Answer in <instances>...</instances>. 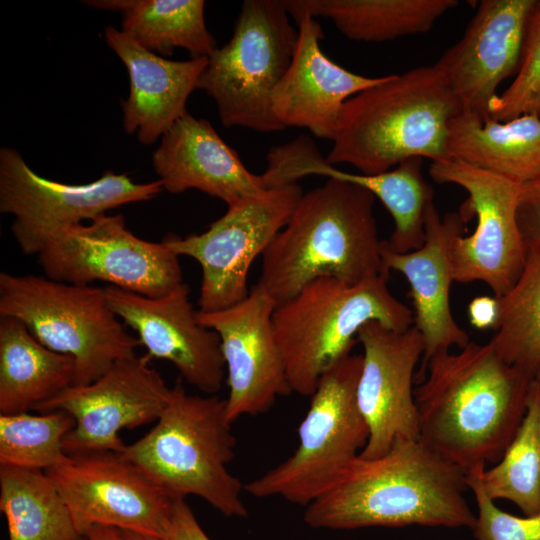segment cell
<instances>
[{
	"instance_id": "obj_2",
	"label": "cell",
	"mask_w": 540,
	"mask_h": 540,
	"mask_svg": "<svg viewBox=\"0 0 540 540\" xmlns=\"http://www.w3.org/2000/svg\"><path fill=\"white\" fill-rule=\"evenodd\" d=\"M466 472L420 439H398L376 458L360 454L306 506L312 528L352 530L411 525L473 529Z\"/></svg>"
},
{
	"instance_id": "obj_8",
	"label": "cell",
	"mask_w": 540,
	"mask_h": 540,
	"mask_svg": "<svg viewBox=\"0 0 540 540\" xmlns=\"http://www.w3.org/2000/svg\"><path fill=\"white\" fill-rule=\"evenodd\" d=\"M362 362V355L350 354L321 377L298 427L293 454L247 482L244 491L306 507L337 482L369 439L356 401Z\"/></svg>"
},
{
	"instance_id": "obj_38",
	"label": "cell",
	"mask_w": 540,
	"mask_h": 540,
	"mask_svg": "<svg viewBox=\"0 0 540 540\" xmlns=\"http://www.w3.org/2000/svg\"><path fill=\"white\" fill-rule=\"evenodd\" d=\"M87 540H124L120 529L109 526H93L84 535Z\"/></svg>"
},
{
	"instance_id": "obj_6",
	"label": "cell",
	"mask_w": 540,
	"mask_h": 540,
	"mask_svg": "<svg viewBox=\"0 0 540 540\" xmlns=\"http://www.w3.org/2000/svg\"><path fill=\"white\" fill-rule=\"evenodd\" d=\"M387 278L348 284L322 277L276 305L273 327L292 392L311 396L321 377L351 354L366 323L398 332L413 326V310L390 292Z\"/></svg>"
},
{
	"instance_id": "obj_36",
	"label": "cell",
	"mask_w": 540,
	"mask_h": 540,
	"mask_svg": "<svg viewBox=\"0 0 540 540\" xmlns=\"http://www.w3.org/2000/svg\"><path fill=\"white\" fill-rule=\"evenodd\" d=\"M163 540H211L203 531L185 498L173 501Z\"/></svg>"
},
{
	"instance_id": "obj_10",
	"label": "cell",
	"mask_w": 540,
	"mask_h": 540,
	"mask_svg": "<svg viewBox=\"0 0 540 540\" xmlns=\"http://www.w3.org/2000/svg\"><path fill=\"white\" fill-rule=\"evenodd\" d=\"M38 262L46 277L76 284L108 283L147 297L164 296L183 283L179 256L162 241L133 234L122 215H101L53 235Z\"/></svg>"
},
{
	"instance_id": "obj_19",
	"label": "cell",
	"mask_w": 540,
	"mask_h": 540,
	"mask_svg": "<svg viewBox=\"0 0 540 540\" xmlns=\"http://www.w3.org/2000/svg\"><path fill=\"white\" fill-rule=\"evenodd\" d=\"M538 0H482L462 38L435 65L444 73L462 111L483 122L497 88L516 75L530 16Z\"/></svg>"
},
{
	"instance_id": "obj_15",
	"label": "cell",
	"mask_w": 540,
	"mask_h": 540,
	"mask_svg": "<svg viewBox=\"0 0 540 540\" xmlns=\"http://www.w3.org/2000/svg\"><path fill=\"white\" fill-rule=\"evenodd\" d=\"M45 472L83 537L102 525L162 538L176 498L120 453L67 455Z\"/></svg>"
},
{
	"instance_id": "obj_26",
	"label": "cell",
	"mask_w": 540,
	"mask_h": 540,
	"mask_svg": "<svg viewBox=\"0 0 540 540\" xmlns=\"http://www.w3.org/2000/svg\"><path fill=\"white\" fill-rule=\"evenodd\" d=\"M74 381L72 357L44 346L16 318L0 316V415L34 410Z\"/></svg>"
},
{
	"instance_id": "obj_31",
	"label": "cell",
	"mask_w": 540,
	"mask_h": 540,
	"mask_svg": "<svg viewBox=\"0 0 540 540\" xmlns=\"http://www.w3.org/2000/svg\"><path fill=\"white\" fill-rule=\"evenodd\" d=\"M494 501L514 503L526 516L540 511V389L533 383L524 418L500 460L482 472Z\"/></svg>"
},
{
	"instance_id": "obj_18",
	"label": "cell",
	"mask_w": 540,
	"mask_h": 540,
	"mask_svg": "<svg viewBox=\"0 0 540 540\" xmlns=\"http://www.w3.org/2000/svg\"><path fill=\"white\" fill-rule=\"evenodd\" d=\"M116 316L137 334L150 359L171 362L182 379L205 395L222 388L225 362L217 333L203 326L182 283L161 297H147L113 286L104 287Z\"/></svg>"
},
{
	"instance_id": "obj_24",
	"label": "cell",
	"mask_w": 540,
	"mask_h": 540,
	"mask_svg": "<svg viewBox=\"0 0 540 540\" xmlns=\"http://www.w3.org/2000/svg\"><path fill=\"white\" fill-rule=\"evenodd\" d=\"M107 45L126 66L130 81L128 98L122 102L123 127L152 144L186 112V102L197 89L208 57L169 60L142 47L122 30L107 26Z\"/></svg>"
},
{
	"instance_id": "obj_23",
	"label": "cell",
	"mask_w": 540,
	"mask_h": 540,
	"mask_svg": "<svg viewBox=\"0 0 540 540\" xmlns=\"http://www.w3.org/2000/svg\"><path fill=\"white\" fill-rule=\"evenodd\" d=\"M160 139L152 165L170 193L197 189L231 206L269 189L205 119L186 112Z\"/></svg>"
},
{
	"instance_id": "obj_39",
	"label": "cell",
	"mask_w": 540,
	"mask_h": 540,
	"mask_svg": "<svg viewBox=\"0 0 540 540\" xmlns=\"http://www.w3.org/2000/svg\"><path fill=\"white\" fill-rule=\"evenodd\" d=\"M124 540H163L160 537L121 530Z\"/></svg>"
},
{
	"instance_id": "obj_13",
	"label": "cell",
	"mask_w": 540,
	"mask_h": 540,
	"mask_svg": "<svg viewBox=\"0 0 540 540\" xmlns=\"http://www.w3.org/2000/svg\"><path fill=\"white\" fill-rule=\"evenodd\" d=\"M429 175L436 183L463 188L468 199L459 212L477 216L474 232L453 242L454 280L481 281L495 297H502L518 280L527 259L517 223L521 185L456 159L431 162Z\"/></svg>"
},
{
	"instance_id": "obj_41",
	"label": "cell",
	"mask_w": 540,
	"mask_h": 540,
	"mask_svg": "<svg viewBox=\"0 0 540 540\" xmlns=\"http://www.w3.org/2000/svg\"><path fill=\"white\" fill-rule=\"evenodd\" d=\"M81 540H87L85 537H83Z\"/></svg>"
},
{
	"instance_id": "obj_33",
	"label": "cell",
	"mask_w": 540,
	"mask_h": 540,
	"mask_svg": "<svg viewBox=\"0 0 540 540\" xmlns=\"http://www.w3.org/2000/svg\"><path fill=\"white\" fill-rule=\"evenodd\" d=\"M522 115L540 117V1L527 25L519 70L489 106V118L496 121L507 122Z\"/></svg>"
},
{
	"instance_id": "obj_30",
	"label": "cell",
	"mask_w": 540,
	"mask_h": 540,
	"mask_svg": "<svg viewBox=\"0 0 540 540\" xmlns=\"http://www.w3.org/2000/svg\"><path fill=\"white\" fill-rule=\"evenodd\" d=\"M498 301L490 342L507 363L534 378L540 368V251L528 252L518 280Z\"/></svg>"
},
{
	"instance_id": "obj_3",
	"label": "cell",
	"mask_w": 540,
	"mask_h": 540,
	"mask_svg": "<svg viewBox=\"0 0 540 540\" xmlns=\"http://www.w3.org/2000/svg\"><path fill=\"white\" fill-rule=\"evenodd\" d=\"M374 202L366 188L335 178L303 193L263 253L256 286L277 305L318 278L356 284L388 275Z\"/></svg>"
},
{
	"instance_id": "obj_21",
	"label": "cell",
	"mask_w": 540,
	"mask_h": 540,
	"mask_svg": "<svg viewBox=\"0 0 540 540\" xmlns=\"http://www.w3.org/2000/svg\"><path fill=\"white\" fill-rule=\"evenodd\" d=\"M264 175L273 186L297 183L309 175L325 176L360 185L378 198L391 214L395 228L384 245L396 253H408L425 242V213L433 202V189L423 178L422 159L410 158L394 169L366 175L339 170L323 158L306 136L268 152Z\"/></svg>"
},
{
	"instance_id": "obj_32",
	"label": "cell",
	"mask_w": 540,
	"mask_h": 540,
	"mask_svg": "<svg viewBox=\"0 0 540 540\" xmlns=\"http://www.w3.org/2000/svg\"><path fill=\"white\" fill-rule=\"evenodd\" d=\"M74 425L62 410L0 415V466L47 471L67 456L63 440Z\"/></svg>"
},
{
	"instance_id": "obj_25",
	"label": "cell",
	"mask_w": 540,
	"mask_h": 540,
	"mask_svg": "<svg viewBox=\"0 0 540 540\" xmlns=\"http://www.w3.org/2000/svg\"><path fill=\"white\" fill-rule=\"evenodd\" d=\"M450 159L498 174L520 185L540 177V117L507 122L461 111L448 128Z\"/></svg>"
},
{
	"instance_id": "obj_9",
	"label": "cell",
	"mask_w": 540,
	"mask_h": 540,
	"mask_svg": "<svg viewBox=\"0 0 540 540\" xmlns=\"http://www.w3.org/2000/svg\"><path fill=\"white\" fill-rule=\"evenodd\" d=\"M282 0H245L232 38L209 57L197 89L216 103L225 127L271 133L276 119L271 95L295 53L298 29Z\"/></svg>"
},
{
	"instance_id": "obj_4",
	"label": "cell",
	"mask_w": 540,
	"mask_h": 540,
	"mask_svg": "<svg viewBox=\"0 0 540 540\" xmlns=\"http://www.w3.org/2000/svg\"><path fill=\"white\" fill-rule=\"evenodd\" d=\"M461 111L435 64L386 75L345 102L326 161L372 175L415 157L449 160V123Z\"/></svg>"
},
{
	"instance_id": "obj_14",
	"label": "cell",
	"mask_w": 540,
	"mask_h": 540,
	"mask_svg": "<svg viewBox=\"0 0 540 540\" xmlns=\"http://www.w3.org/2000/svg\"><path fill=\"white\" fill-rule=\"evenodd\" d=\"M150 360L147 354L119 359L95 381L72 385L34 410H62L74 418L63 440L67 455L121 453L126 444L120 432L156 421L171 395Z\"/></svg>"
},
{
	"instance_id": "obj_12",
	"label": "cell",
	"mask_w": 540,
	"mask_h": 540,
	"mask_svg": "<svg viewBox=\"0 0 540 540\" xmlns=\"http://www.w3.org/2000/svg\"><path fill=\"white\" fill-rule=\"evenodd\" d=\"M302 195L298 183L269 188L228 206L203 233L163 238L171 251L201 267L199 311L222 310L247 297L251 264L286 225Z\"/></svg>"
},
{
	"instance_id": "obj_11",
	"label": "cell",
	"mask_w": 540,
	"mask_h": 540,
	"mask_svg": "<svg viewBox=\"0 0 540 540\" xmlns=\"http://www.w3.org/2000/svg\"><path fill=\"white\" fill-rule=\"evenodd\" d=\"M162 190L159 180L136 183L113 171L86 184L56 182L33 171L15 149H0V211L14 217L11 232L25 255H38L65 228L150 200Z\"/></svg>"
},
{
	"instance_id": "obj_28",
	"label": "cell",
	"mask_w": 540,
	"mask_h": 540,
	"mask_svg": "<svg viewBox=\"0 0 540 540\" xmlns=\"http://www.w3.org/2000/svg\"><path fill=\"white\" fill-rule=\"evenodd\" d=\"M89 5L119 11L122 31L142 47L163 55L183 48L192 57H209L218 47L208 31L202 0L89 1Z\"/></svg>"
},
{
	"instance_id": "obj_27",
	"label": "cell",
	"mask_w": 540,
	"mask_h": 540,
	"mask_svg": "<svg viewBox=\"0 0 540 540\" xmlns=\"http://www.w3.org/2000/svg\"><path fill=\"white\" fill-rule=\"evenodd\" d=\"M289 13L326 17L348 39L383 42L426 33L457 0H282Z\"/></svg>"
},
{
	"instance_id": "obj_37",
	"label": "cell",
	"mask_w": 540,
	"mask_h": 540,
	"mask_svg": "<svg viewBox=\"0 0 540 540\" xmlns=\"http://www.w3.org/2000/svg\"><path fill=\"white\" fill-rule=\"evenodd\" d=\"M470 323L477 329H495L499 319L497 297L478 296L468 305Z\"/></svg>"
},
{
	"instance_id": "obj_17",
	"label": "cell",
	"mask_w": 540,
	"mask_h": 540,
	"mask_svg": "<svg viewBox=\"0 0 540 540\" xmlns=\"http://www.w3.org/2000/svg\"><path fill=\"white\" fill-rule=\"evenodd\" d=\"M357 341L363 347V362L356 401L369 429L360 456L376 458L398 439H419L413 382L424 341L414 325L398 332L377 321L362 326Z\"/></svg>"
},
{
	"instance_id": "obj_1",
	"label": "cell",
	"mask_w": 540,
	"mask_h": 540,
	"mask_svg": "<svg viewBox=\"0 0 540 540\" xmlns=\"http://www.w3.org/2000/svg\"><path fill=\"white\" fill-rule=\"evenodd\" d=\"M533 380L490 341L435 355L414 389L419 439L465 472L497 463L524 418Z\"/></svg>"
},
{
	"instance_id": "obj_22",
	"label": "cell",
	"mask_w": 540,
	"mask_h": 540,
	"mask_svg": "<svg viewBox=\"0 0 540 540\" xmlns=\"http://www.w3.org/2000/svg\"><path fill=\"white\" fill-rule=\"evenodd\" d=\"M290 16L297 24L298 40L292 61L271 95L273 114L285 128H305L333 141L345 102L385 76H363L336 64L320 48L324 34L316 18L307 13Z\"/></svg>"
},
{
	"instance_id": "obj_29",
	"label": "cell",
	"mask_w": 540,
	"mask_h": 540,
	"mask_svg": "<svg viewBox=\"0 0 540 540\" xmlns=\"http://www.w3.org/2000/svg\"><path fill=\"white\" fill-rule=\"evenodd\" d=\"M0 510L9 540L83 538L45 471L0 466Z\"/></svg>"
},
{
	"instance_id": "obj_34",
	"label": "cell",
	"mask_w": 540,
	"mask_h": 540,
	"mask_svg": "<svg viewBox=\"0 0 540 540\" xmlns=\"http://www.w3.org/2000/svg\"><path fill=\"white\" fill-rule=\"evenodd\" d=\"M480 464L466 472V484L474 494L477 511L473 534L476 540H540V511L515 516L501 510L485 492Z\"/></svg>"
},
{
	"instance_id": "obj_5",
	"label": "cell",
	"mask_w": 540,
	"mask_h": 540,
	"mask_svg": "<svg viewBox=\"0 0 540 540\" xmlns=\"http://www.w3.org/2000/svg\"><path fill=\"white\" fill-rule=\"evenodd\" d=\"M155 422L120 454L172 498L197 496L227 517H247L244 485L228 469L236 438L226 400L217 394H189L178 379Z\"/></svg>"
},
{
	"instance_id": "obj_7",
	"label": "cell",
	"mask_w": 540,
	"mask_h": 540,
	"mask_svg": "<svg viewBox=\"0 0 540 540\" xmlns=\"http://www.w3.org/2000/svg\"><path fill=\"white\" fill-rule=\"evenodd\" d=\"M0 316L16 318L47 348L75 361L86 385L139 346L110 308L104 288L37 275L0 273Z\"/></svg>"
},
{
	"instance_id": "obj_35",
	"label": "cell",
	"mask_w": 540,
	"mask_h": 540,
	"mask_svg": "<svg viewBox=\"0 0 540 540\" xmlns=\"http://www.w3.org/2000/svg\"><path fill=\"white\" fill-rule=\"evenodd\" d=\"M517 223L527 254L540 251V177L521 185Z\"/></svg>"
},
{
	"instance_id": "obj_20",
	"label": "cell",
	"mask_w": 540,
	"mask_h": 540,
	"mask_svg": "<svg viewBox=\"0 0 540 540\" xmlns=\"http://www.w3.org/2000/svg\"><path fill=\"white\" fill-rule=\"evenodd\" d=\"M467 218L460 212L440 217L431 202L425 213V242L408 253H396L382 242L381 257L385 270L400 272L410 284L413 325L424 341L422 365L415 378L421 381L429 360L453 346L464 348L467 332L455 321L450 307V287L454 280L452 245L464 234Z\"/></svg>"
},
{
	"instance_id": "obj_16",
	"label": "cell",
	"mask_w": 540,
	"mask_h": 540,
	"mask_svg": "<svg viewBox=\"0 0 540 540\" xmlns=\"http://www.w3.org/2000/svg\"><path fill=\"white\" fill-rule=\"evenodd\" d=\"M275 301L252 288L242 301L222 310H197L198 321L220 339L229 388L228 420L267 412L292 392L273 327Z\"/></svg>"
},
{
	"instance_id": "obj_40",
	"label": "cell",
	"mask_w": 540,
	"mask_h": 540,
	"mask_svg": "<svg viewBox=\"0 0 540 540\" xmlns=\"http://www.w3.org/2000/svg\"><path fill=\"white\" fill-rule=\"evenodd\" d=\"M533 384L540 389V368L534 376Z\"/></svg>"
}]
</instances>
